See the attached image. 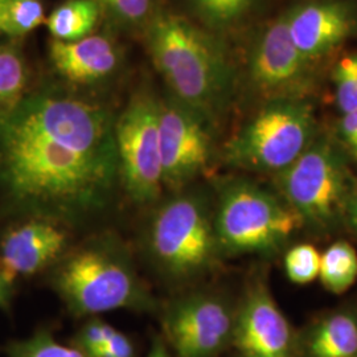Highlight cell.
<instances>
[{"label": "cell", "instance_id": "18", "mask_svg": "<svg viewBox=\"0 0 357 357\" xmlns=\"http://www.w3.org/2000/svg\"><path fill=\"white\" fill-rule=\"evenodd\" d=\"M319 278L333 294H343L357 281V252L351 243L337 241L320 255Z\"/></svg>", "mask_w": 357, "mask_h": 357}, {"label": "cell", "instance_id": "13", "mask_svg": "<svg viewBox=\"0 0 357 357\" xmlns=\"http://www.w3.org/2000/svg\"><path fill=\"white\" fill-rule=\"evenodd\" d=\"M231 342L245 357H289L291 328L262 283H255L234 315Z\"/></svg>", "mask_w": 357, "mask_h": 357}, {"label": "cell", "instance_id": "25", "mask_svg": "<svg viewBox=\"0 0 357 357\" xmlns=\"http://www.w3.org/2000/svg\"><path fill=\"white\" fill-rule=\"evenodd\" d=\"M336 101L343 114L357 110V52L347 54L333 69Z\"/></svg>", "mask_w": 357, "mask_h": 357}, {"label": "cell", "instance_id": "6", "mask_svg": "<svg viewBox=\"0 0 357 357\" xmlns=\"http://www.w3.org/2000/svg\"><path fill=\"white\" fill-rule=\"evenodd\" d=\"M317 118L299 98L270 100L224 147L227 165L253 172L280 174L315 141Z\"/></svg>", "mask_w": 357, "mask_h": 357}, {"label": "cell", "instance_id": "12", "mask_svg": "<svg viewBox=\"0 0 357 357\" xmlns=\"http://www.w3.org/2000/svg\"><path fill=\"white\" fill-rule=\"evenodd\" d=\"M73 243V231L44 218L29 217L0 240V274L10 284L51 268Z\"/></svg>", "mask_w": 357, "mask_h": 357}, {"label": "cell", "instance_id": "20", "mask_svg": "<svg viewBox=\"0 0 357 357\" xmlns=\"http://www.w3.org/2000/svg\"><path fill=\"white\" fill-rule=\"evenodd\" d=\"M187 3L208 28L227 31L246 19L258 0H187Z\"/></svg>", "mask_w": 357, "mask_h": 357}, {"label": "cell", "instance_id": "5", "mask_svg": "<svg viewBox=\"0 0 357 357\" xmlns=\"http://www.w3.org/2000/svg\"><path fill=\"white\" fill-rule=\"evenodd\" d=\"M302 225L289 205L249 178L218 185L215 230L221 257L273 253Z\"/></svg>", "mask_w": 357, "mask_h": 357}, {"label": "cell", "instance_id": "4", "mask_svg": "<svg viewBox=\"0 0 357 357\" xmlns=\"http://www.w3.org/2000/svg\"><path fill=\"white\" fill-rule=\"evenodd\" d=\"M149 211L139 249L159 281L183 286L216 268L221 253L215 208L204 193L192 187L167 193Z\"/></svg>", "mask_w": 357, "mask_h": 357}, {"label": "cell", "instance_id": "7", "mask_svg": "<svg viewBox=\"0 0 357 357\" xmlns=\"http://www.w3.org/2000/svg\"><path fill=\"white\" fill-rule=\"evenodd\" d=\"M275 180L284 203L303 224L318 230L333 229L345 220L356 188L344 153L327 138L312 142Z\"/></svg>", "mask_w": 357, "mask_h": 357}, {"label": "cell", "instance_id": "2", "mask_svg": "<svg viewBox=\"0 0 357 357\" xmlns=\"http://www.w3.org/2000/svg\"><path fill=\"white\" fill-rule=\"evenodd\" d=\"M153 65L167 94L216 128L229 109L236 73L218 38L178 13L159 10L144 28Z\"/></svg>", "mask_w": 357, "mask_h": 357}, {"label": "cell", "instance_id": "14", "mask_svg": "<svg viewBox=\"0 0 357 357\" xmlns=\"http://www.w3.org/2000/svg\"><path fill=\"white\" fill-rule=\"evenodd\" d=\"M294 44L314 63L331 53L357 29L355 8L343 1L315 0L286 13Z\"/></svg>", "mask_w": 357, "mask_h": 357}, {"label": "cell", "instance_id": "27", "mask_svg": "<svg viewBox=\"0 0 357 357\" xmlns=\"http://www.w3.org/2000/svg\"><path fill=\"white\" fill-rule=\"evenodd\" d=\"M90 357H135V348L125 333L116 331L106 344Z\"/></svg>", "mask_w": 357, "mask_h": 357}, {"label": "cell", "instance_id": "21", "mask_svg": "<svg viewBox=\"0 0 357 357\" xmlns=\"http://www.w3.org/2000/svg\"><path fill=\"white\" fill-rule=\"evenodd\" d=\"M113 26L125 31H144L160 10L158 0H94Z\"/></svg>", "mask_w": 357, "mask_h": 357}, {"label": "cell", "instance_id": "29", "mask_svg": "<svg viewBox=\"0 0 357 357\" xmlns=\"http://www.w3.org/2000/svg\"><path fill=\"white\" fill-rule=\"evenodd\" d=\"M147 357H172L167 348L166 340L162 336H153L151 348Z\"/></svg>", "mask_w": 357, "mask_h": 357}, {"label": "cell", "instance_id": "30", "mask_svg": "<svg viewBox=\"0 0 357 357\" xmlns=\"http://www.w3.org/2000/svg\"><path fill=\"white\" fill-rule=\"evenodd\" d=\"M345 220L348 221V224L351 225V228L357 233V187L352 193L349 203L345 211Z\"/></svg>", "mask_w": 357, "mask_h": 357}, {"label": "cell", "instance_id": "23", "mask_svg": "<svg viewBox=\"0 0 357 357\" xmlns=\"http://www.w3.org/2000/svg\"><path fill=\"white\" fill-rule=\"evenodd\" d=\"M8 357H88L76 347L59 343L51 331L35 332L28 339L15 342L8 348Z\"/></svg>", "mask_w": 357, "mask_h": 357}, {"label": "cell", "instance_id": "28", "mask_svg": "<svg viewBox=\"0 0 357 357\" xmlns=\"http://www.w3.org/2000/svg\"><path fill=\"white\" fill-rule=\"evenodd\" d=\"M339 132L347 150L357 159V110L343 114L339 123Z\"/></svg>", "mask_w": 357, "mask_h": 357}, {"label": "cell", "instance_id": "22", "mask_svg": "<svg viewBox=\"0 0 357 357\" xmlns=\"http://www.w3.org/2000/svg\"><path fill=\"white\" fill-rule=\"evenodd\" d=\"M43 0H7L0 8V35L24 38L45 23Z\"/></svg>", "mask_w": 357, "mask_h": 357}, {"label": "cell", "instance_id": "3", "mask_svg": "<svg viewBox=\"0 0 357 357\" xmlns=\"http://www.w3.org/2000/svg\"><path fill=\"white\" fill-rule=\"evenodd\" d=\"M50 284L75 318L116 310L139 314L160 310L131 248L112 230H100L72 243L50 268Z\"/></svg>", "mask_w": 357, "mask_h": 357}, {"label": "cell", "instance_id": "16", "mask_svg": "<svg viewBox=\"0 0 357 357\" xmlns=\"http://www.w3.org/2000/svg\"><path fill=\"white\" fill-rule=\"evenodd\" d=\"M101 17L94 0H65L45 19V26L54 40L77 41L93 35Z\"/></svg>", "mask_w": 357, "mask_h": 357}, {"label": "cell", "instance_id": "10", "mask_svg": "<svg viewBox=\"0 0 357 357\" xmlns=\"http://www.w3.org/2000/svg\"><path fill=\"white\" fill-rule=\"evenodd\" d=\"M159 311L163 339L176 357H215L231 342L234 314L216 294H181Z\"/></svg>", "mask_w": 357, "mask_h": 357}, {"label": "cell", "instance_id": "9", "mask_svg": "<svg viewBox=\"0 0 357 357\" xmlns=\"http://www.w3.org/2000/svg\"><path fill=\"white\" fill-rule=\"evenodd\" d=\"M215 126L166 94L159 98V139L165 193L183 191L213 160Z\"/></svg>", "mask_w": 357, "mask_h": 357}, {"label": "cell", "instance_id": "31", "mask_svg": "<svg viewBox=\"0 0 357 357\" xmlns=\"http://www.w3.org/2000/svg\"><path fill=\"white\" fill-rule=\"evenodd\" d=\"M10 283L6 282V280L0 274V307L7 308L10 303Z\"/></svg>", "mask_w": 357, "mask_h": 357}, {"label": "cell", "instance_id": "8", "mask_svg": "<svg viewBox=\"0 0 357 357\" xmlns=\"http://www.w3.org/2000/svg\"><path fill=\"white\" fill-rule=\"evenodd\" d=\"M121 190L130 203L150 209L166 195L159 139V97L137 91L115 116Z\"/></svg>", "mask_w": 357, "mask_h": 357}, {"label": "cell", "instance_id": "24", "mask_svg": "<svg viewBox=\"0 0 357 357\" xmlns=\"http://www.w3.org/2000/svg\"><path fill=\"white\" fill-rule=\"evenodd\" d=\"M284 268L290 281L306 284L319 278V252L310 243L291 248L284 257Z\"/></svg>", "mask_w": 357, "mask_h": 357}, {"label": "cell", "instance_id": "26", "mask_svg": "<svg viewBox=\"0 0 357 357\" xmlns=\"http://www.w3.org/2000/svg\"><path fill=\"white\" fill-rule=\"evenodd\" d=\"M115 333L116 330L113 326L98 318H93L88 320L77 332L73 339V347L90 357L106 344Z\"/></svg>", "mask_w": 357, "mask_h": 357}, {"label": "cell", "instance_id": "1", "mask_svg": "<svg viewBox=\"0 0 357 357\" xmlns=\"http://www.w3.org/2000/svg\"><path fill=\"white\" fill-rule=\"evenodd\" d=\"M114 112L64 88H44L0 114V187L26 213L76 233L119 196Z\"/></svg>", "mask_w": 357, "mask_h": 357}, {"label": "cell", "instance_id": "11", "mask_svg": "<svg viewBox=\"0 0 357 357\" xmlns=\"http://www.w3.org/2000/svg\"><path fill=\"white\" fill-rule=\"evenodd\" d=\"M248 75L255 89L270 100H303L311 89L312 63L294 44L286 13L255 38L249 52Z\"/></svg>", "mask_w": 357, "mask_h": 357}, {"label": "cell", "instance_id": "15", "mask_svg": "<svg viewBox=\"0 0 357 357\" xmlns=\"http://www.w3.org/2000/svg\"><path fill=\"white\" fill-rule=\"evenodd\" d=\"M50 60L54 72L75 88H98L112 81L122 66V52L106 35L77 41L52 40Z\"/></svg>", "mask_w": 357, "mask_h": 357}, {"label": "cell", "instance_id": "32", "mask_svg": "<svg viewBox=\"0 0 357 357\" xmlns=\"http://www.w3.org/2000/svg\"><path fill=\"white\" fill-rule=\"evenodd\" d=\"M6 1H7V0H0V8H1V7H3V4H4V3H6Z\"/></svg>", "mask_w": 357, "mask_h": 357}, {"label": "cell", "instance_id": "19", "mask_svg": "<svg viewBox=\"0 0 357 357\" xmlns=\"http://www.w3.org/2000/svg\"><path fill=\"white\" fill-rule=\"evenodd\" d=\"M28 68L20 48L0 44V114L11 110L26 97Z\"/></svg>", "mask_w": 357, "mask_h": 357}, {"label": "cell", "instance_id": "17", "mask_svg": "<svg viewBox=\"0 0 357 357\" xmlns=\"http://www.w3.org/2000/svg\"><path fill=\"white\" fill-rule=\"evenodd\" d=\"M312 357H357V321L349 314H335L320 321L308 344Z\"/></svg>", "mask_w": 357, "mask_h": 357}]
</instances>
